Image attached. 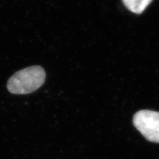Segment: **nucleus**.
Listing matches in <instances>:
<instances>
[{
  "label": "nucleus",
  "mask_w": 159,
  "mask_h": 159,
  "mask_svg": "<svg viewBox=\"0 0 159 159\" xmlns=\"http://www.w3.org/2000/svg\"><path fill=\"white\" fill-rule=\"evenodd\" d=\"M133 123L147 140L159 143V112L139 111L133 116Z\"/></svg>",
  "instance_id": "nucleus-2"
},
{
  "label": "nucleus",
  "mask_w": 159,
  "mask_h": 159,
  "mask_svg": "<svg viewBox=\"0 0 159 159\" xmlns=\"http://www.w3.org/2000/svg\"><path fill=\"white\" fill-rule=\"evenodd\" d=\"M46 74L39 66L25 68L15 73L7 84L8 91L13 94H28L35 92L44 83Z\"/></svg>",
  "instance_id": "nucleus-1"
},
{
  "label": "nucleus",
  "mask_w": 159,
  "mask_h": 159,
  "mask_svg": "<svg viewBox=\"0 0 159 159\" xmlns=\"http://www.w3.org/2000/svg\"><path fill=\"white\" fill-rule=\"evenodd\" d=\"M152 1L153 0H122L123 4L129 11L136 14L142 13Z\"/></svg>",
  "instance_id": "nucleus-3"
}]
</instances>
